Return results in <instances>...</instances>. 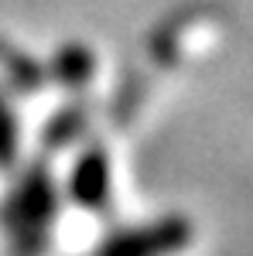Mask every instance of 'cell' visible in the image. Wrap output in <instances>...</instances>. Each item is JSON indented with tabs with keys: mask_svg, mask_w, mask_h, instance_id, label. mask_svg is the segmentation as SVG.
Here are the masks:
<instances>
[{
	"mask_svg": "<svg viewBox=\"0 0 253 256\" xmlns=\"http://www.w3.org/2000/svg\"><path fill=\"white\" fill-rule=\"evenodd\" d=\"M55 216H59V188L52 168L45 160H35L0 202V232L11 246V256L45 253Z\"/></svg>",
	"mask_w": 253,
	"mask_h": 256,
	"instance_id": "cell-1",
	"label": "cell"
},
{
	"mask_svg": "<svg viewBox=\"0 0 253 256\" xmlns=\"http://www.w3.org/2000/svg\"><path fill=\"white\" fill-rule=\"evenodd\" d=\"M192 222L181 216H168L147 222V226H134V229H120L113 236L99 242L96 256H178L188 242H192Z\"/></svg>",
	"mask_w": 253,
	"mask_h": 256,
	"instance_id": "cell-2",
	"label": "cell"
},
{
	"mask_svg": "<svg viewBox=\"0 0 253 256\" xmlns=\"http://www.w3.org/2000/svg\"><path fill=\"white\" fill-rule=\"evenodd\" d=\"M69 192H72V202L79 208H89V212H106L110 208L113 178H110V158L99 144L86 147L82 158L76 160L72 178H69Z\"/></svg>",
	"mask_w": 253,
	"mask_h": 256,
	"instance_id": "cell-3",
	"label": "cell"
},
{
	"mask_svg": "<svg viewBox=\"0 0 253 256\" xmlns=\"http://www.w3.org/2000/svg\"><path fill=\"white\" fill-rule=\"evenodd\" d=\"M86 126H89V106H86V102H72V106L59 110L55 116L48 120L41 140H45L48 150H62V147H69V144H76V140L86 134Z\"/></svg>",
	"mask_w": 253,
	"mask_h": 256,
	"instance_id": "cell-4",
	"label": "cell"
},
{
	"mask_svg": "<svg viewBox=\"0 0 253 256\" xmlns=\"http://www.w3.org/2000/svg\"><path fill=\"white\" fill-rule=\"evenodd\" d=\"M52 72H55V79H59L62 86H69V89H82L86 82L93 79V72H96V58H93L89 48H82V44H69V48H62L59 55H55Z\"/></svg>",
	"mask_w": 253,
	"mask_h": 256,
	"instance_id": "cell-5",
	"label": "cell"
},
{
	"mask_svg": "<svg viewBox=\"0 0 253 256\" xmlns=\"http://www.w3.org/2000/svg\"><path fill=\"white\" fill-rule=\"evenodd\" d=\"M18 164V120L7 96L0 92V171L7 174Z\"/></svg>",
	"mask_w": 253,
	"mask_h": 256,
	"instance_id": "cell-6",
	"label": "cell"
}]
</instances>
